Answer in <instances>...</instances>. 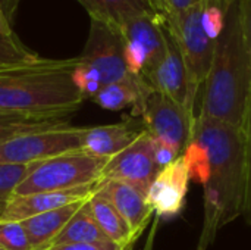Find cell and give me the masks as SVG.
<instances>
[{
  "mask_svg": "<svg viewBox=\"0 0 251 250\" xmlns=\"http://www.w3.org/2000/svg\"><path fill=\"white\" fill-rule=\"evenodd\" d=\"M159 171L153 155V137L146 130L134 143L107 161L101 171L100 183L118 180L147 194Z\"/></svg>",
  "mask_w": 251,
  "mask_h": 250,
  "instance_id": "30bf717a",
  "label": "cell"
},
{
  "mask_svg": "<svg viewBox=\"0 0 251 250\" xmlns=\"http://www.w3.org/2000/svg\"><path fill=\"white\" fill-rule=\"evenodd\" d=\"M251 100V49L241 0H231L204 81L199 116L244 128Z\"/></svg>",
  "mask_w": 251,
  "mask_h": 250,
  "instance_id": "7a4b0ae2",
  "label": "cell"
},
{
  "mask_svg": "<svg viewBox=\"0 0 251 250\" xmlns=\"http://www.w3.org/2000/svg\"><path fill=\"white\" fill-rule=\"evenodd\" d=\"M109 159L76 150L34 162L29 165L26 177L16 187L13 196L63 192L99 184L101 171Z\"/></svg>",
  "mask_w": 251,
  "mask_h": 250,
  "instance_id": "5b68a950",
  "label": "cell"
},
{
  "mask_svg": "<svg viewBox=\"0 0 251 250\" xmlns=\"http://www.w3.org/2000/svg\"><path fill=\"white\" fill-rule=\"evenodd\" d=\"M99 190L113 203L132 233L140 237L154 214L147 202V194L140 189L118 180L100 183Z\"/></svg>",
  "mask_w": 251,
  "mask_h": 250,
  "instance_id": "9a60e30c",
  "label": "cell"
},
{
  "mask_svg": "<svg viewBox=\"0 0 251 250\" xmlns=\"http://www.w3.org/2000/svg\"><path fill=\"white\" fill-rule=\"evenodd\" d=\"M154 91L144 80L129 75L125 80L107 84L93 97V102L101 109L118 112L126 108H132L131 116L140 118L146 99Z\"/></svg>",
  "mask_w": 251,
  "mask_h": 250,
  "instance_id": "2e32d148",
  "label": "cell"
},
{
  "mask_svg": "<svg viewBox=\"0 0 251 250\" xmlns=\"http://www.w3.org/2000/svg\"><path fill=\"white\" fill-rule=\"evenodd\" d=\"M38 59L40 56L26 47L13 31L0 32V66L29 63Z\"/></svg>",
  "mask_w": 251,
  "mask_h": 250,
  "instance_id": "44dd1931",
  "label": "cell"
},
{
  "mask_svg": "<svg viewBox=\"0 0 251 250\" xmlns=\"http://www.w3.org/2000/svg\"><path fill=\"white\" fill-rule=\"evenodd\" d=\"M165 32H166V46H168L166 56L162 60V63L144 81L154 91L168 96L179 106H182L185 111L194 113L197 91L191 85L181 49L176 43L175 35L169 28L168 18H165Z\"/></svg>",
  "mask_w": 251,
  "mask_h": 250,
  "instance_id": "8fae6325",
  "label": "cell"
},
{
  "mask_svg": "<svg viewBox=\"0 0 251 250\" xmlns=\"http://www.w3.org/2000/svg\"><path fill=\"white\" fill-rule=\"evenodd\" d=\"M0 250H6V249H4V248H1V246H0Z\"/></svg>",
  "mask_w": 251,
  "mask_h": 250,
  "instance_id": "836d02e7",
  "label": "cell"
},
{
  "mask_svg": "<svg viewBox=\"0 0 251 250\" xmlns=\"http://www.w3.org/2000/svg\"><path fill=\"white\" fill-rule=\"evenodd\" d=\"M0 1H1V3H3V6H4V7H6V9H7V6H6V3H4V0H0ZM7 12H9V13H10V10H9V9H7Z\"/></svg>",
  "mask_w": 251,
  "mask_h": 250,
  "instance_id": "d6a6232c",
  "label": "cell"
},
{
  "mask_svg": "<svg viewBox=\"0 0 251 250\" xmlns=\"http://www.w3.org/2000/svg\"><path fill=\"white\" fill-rule=\"evenodd\" d=\"M82 128L60 125L22 133L0 143V164L31 165L68 152L82 150Z\"/></svg>",
  "mask_w": 251,
  "mask_h": 250,
  "instance_id": "52a82bcc",
  "label": "cell"
},
{
  "mask_svg": "<svg viewBox=\"0 0 251 250\" xmlns=\"http://www.w3.org/2000/svg\"><path fill=\"white\" fill-rule=\"evenodd\" d=\"M72 113H21L0 109V125L13 124H56L66 125Z\"/></svg>",
  "mask_w": 251,
  "mask_h": 250,
  "instance_id": "603a6c76",
  "label": "cell"
},
{
  "mask_svg": "<svg viewBox=\"0 0 251 250\" xmlns=\"http://www.w3.org/2000/svg\"><path fill=\"white\" fill-rule=\"evenodd\" d=\"M29 165L0 164V218L6 209L7 202L15 194L16 187L26 177Z\"/></svg>",
  "mask_w": 251,
  "mask_h": 250,
  "instance_id": "7402d4cb",
  "label": "cell"
},
{
  "mask_svg": "<svg viewBox=\"0 0 251 250\" xmlns=\"http://www.w3.org/2000/svg\"><path fill=\"white\" fill-rule=\"evenodd\" d=\"M166 18L181 49L191 85L199 93L210 71L216 47V41L210 40L203 28V1L179 13H166Z\"/></svg>",
  "mask_w": 251,
  "mask_h": 250,
  "instance_id": "ba28073f",
  "label": "cell"
},
{
  "mask_svg": "<svg viewBox=\"0 0 251 250\" xmlns=\"http://www.w3.org/2000/svg\"><path fill=\"white\" fill-rule=\"evenodd\" d=\"M151 1H153V0H151ZM153 3H154V1H153ZM154 6H156V4H154Z\"/></svg>",
  "mask_w": 251,
  "mask_h": 250,
  "instance_id": "e575fe53",
  "label": "cell"
},
{
  "mask_svg": "<svg viewBox=\"0 0 251 250\" xmlns=\"http://www.w3.org/2000/svg\"><path fill=\"white\" fill-rule=\"evenodd\" d=\"M87 203L97 225L109 237L110 242L121 246L135 245L138 237L132 233V230L122 218V215L118 212V209L113 206V203L99 190V186Z\"/></svg>",
  "mask_w": 251,
  "mask_h": 250,
  "instance_id": "d6986e66",
  "label": "cell"
},
{
  "mask_svg": "<svg viewBox=\"0 0 251 250\" xmlns=\"http://www.w3.org/2000/svg\"><path fill=\"white\" fill-rule=\"evenodd\" d=\"M78 57L0 66V109L21 113H74L84 96L74 83Z\"/></svg>",
  "mask_w": 251,
  "mask_h": 250,
  "instance_id": "3957f363",
  "label": "cell"
},
{
  "mask_svg": "<svg viewBox=\"0 0 251 250\" xmlns=\"http://www.w3.org/2000/svg\"><path fill=\"white\" fill-rule=\"evenodd\" d=\"M76 57L72 77L85 100H93L101 87L129 77L121 28L106 21L90 18V32Z\"/></svg>",
  "mask_w": 251,
  "mask_h": 250,
  "instance_id": "277c9868",
  "label": "cell"
},
{
  "mask_svg": "<svg viewBox=\"0 0 251 250\" xmlns=\"http://www.w3.org/2000/svg\"><path fill=\"white\" fill-rule=\"evenodd\" d=\"M97 186L99 184H91V186H84V187L63 190V192H43V193L25 194V196H12L0 220L21 222L31 217L53 209H59L79 200H87L97 190Z\"/></svg>",
  "mask_w": 251,
  "mask_h": 250,
  "instance_id": "4fadbf2b",
  "label": "cell"
},
{
  "mask_svg": "<svg viewBox=\"0 0 251 250\" xmlns=\"http://www.w3.org/2000/svg\"><path fill=\"white\" fill-rule=\"evenodd\" d=\"M193 140L206 155L203 175L204 218L197 250H206L218 233L244 212L247 167L246 137L238 127L197 116Z\"/></svg>",
  "mask_w": 251,
  "mask_h": 250,
  "instance_id": "6da1fadb",
  "label": "cell"
},
{
  "mask_svg": "<svg viewBox=\"0 0 251 250\" xmlns=\"http://www.w3.org/2000/svg\"><path fill=\"white\" fill-rule=\"evenodd\" d=\"M87 200H79V202L66 205L63 208L53 209V211L21 221L22 227L26 231L32 250L47 249L49 245L53 242V239L63 230V227L69 222V220L79 211V208Z\"/></svg>",
  "mask_w": 251,
  "mask_h": 250,
  "instance_id": "e0dca14e",
  "label": "cell"
},
{
  "mask_svg": "<svg viewBox=\"0 0 251 250\" xmlns=\"http://www.w3.org/2000/svg\"><path fill=\"white\" fill-rule=\"evenodd\" d=\"M153 155H154V161L159 169L171 165L172 162H175L179 156H182L175 147H172L171 144L157 140L153 137Z\"/></svg>",
  "mask_w": 251,
  "mask_h": 250,
  "instance_id": "484cf974",
  "label": "cell"
},
{
  "mask_svg": "<svg viewBox=\"0 0 251 250\" xmlns=\"http://www.w3.org/2000/svg\"><path fill=\"white\" fill-rule=\"evenodd\" d=\"M88 12L90 18L101 19L116 27H122L128 21L147 15L162 12L151 0H76Z\"/></svg>",
  "mask_w": 251,
  "mask_h": 250,
  "instance_id": "ac0fdd59",
  "label": "cell"
},
{
  "mask_svg": "<svg viewBox=\"0 0 251 250\" xmlns=\"http://www.w3.org/2000/svg\"><path fill=\"white\" fill-rule=\"evenodd\" d=\"M134 246H121L113 242L106 243H75V245H60L51 246L46 250H132Z\"/></svg>",
  "mask_w": 251,
  "mask_h": 250,
  "instance_id": "83f0119b",
  "label": "cell"
},
{
  "mask_svg": "<svg viewBox=\"0 0 251 250\" xmlns=\"http://www.w3.org/2000/svg\"><path fill=\"white\" fill-rule=\"evenodd\" d=\"M201 1L203 0H163L166 13H179V12H184Z\"/></svg>",
  "mask_w": 251,
  "mask_h": 250,
  "instance_id": "f1b7e54d",
  "label": "cell"
},
{
  "mask_svg": "<svg viewBox=\"0 0 251 250\" xmlns=\"http://www.w3.org/2000/svg\"><path fill=\"white\" fill-rule=\"evenodd\" d=\"M87 202L69 220V222L63 227V230L53 239V242L49 245V248L60 246V245H75V243H106V242H110L109 237L97 225L94 217L90 212Z\"/></svg>",
  "mask_w": 251,
  "mask_h": 250,
  "instance_id": "ffe728a7",
  "label": "cell"
},
{
  "mask_svg": "<svg viewBox=\"0 0 251 250\" xmlns=\"http://www.w3.org/2000/svg\"><path fill=\"white\" fill-rule=\"evenodd\" d=\"M10 31H12V25L9 19V12L0 1V32H10Z\"/></svg>",
  "mask_w": 251,
  "mask_h": 250,
  "instance_id": "4dcf8cb0",
  "label": "cell"
},
{
  "mask_svg": "<svg viewBox=\"0 0 251 250\" xmlns=\"http://www.w3.org/2000/svg\"><path fill=\"white\" fill-rule=\"evenodd\" d=\"M141 118L129 116L118 124L84 127L82 150L101 158H112L134 143L144 131Z\"/></svg>",
  "mask_w": 251,
  "mask_h": 250,
  "instance_id": "5bb4252c",
  "label": "cell"
},
{
  "mask_svg": "<svg viewBox=\"0 0 251 250\" xmlns=\"http://www.w3.org/2000/svg\"><path fill=\"white\" fill-rule=\"evenodd\" d=\"M243 131H244V137H246V167H247V187H246V200H244L243 217L246 218L247 224L251 225V100Z\"/></svg>",
  "mask_w": 251,
  "mask_h": 250,
  "instance_id": "d4e9b609",
  "label": "cell"
},
{
  "mask_svg": "<svg viewBox=\"0 0 251 250\" xmlns=\"http://www.w3.org/2000/svg\"><path fill=\"white\" fill-rule=\"evenodd\" d=\"M69 125V124H66ZM53 127H60L56 124H13V125H0V143L6 141L7 139L28 133V131H35V130H44V128H53Z\"/></svg>",
  "mask_w": 251,
  "mask_h": 250,
  "instance_id": "4316f807",
  "label": "cell"
},
{
  "mask_svg": "<svg viewBox=\"0 0 251 250\" xmlns=\"http://www.w3.org/2000/svg\"><path fill=\"white\" fill-rule=\"evenodd\" d=\"M165 12L137 16L121 27L129 75L146 80L166 56Z\"/></svg>",
  "mask_w": 251,
  "mask_h": 250,
  "instance_id": "8992f818",
  "label": "cell"
},
{
  "mask_svg": "<svg viewBox=\"0 0 251 250\" xmlns=\"http://www.w3.org/2000/svg\"><path fill=\"white\" fill-rule=\"evenodd\" d=\"M154 1V4H156V7L159 9V10H162V12H165V3H163V0H153Z\"/></svg>",
  "mask_w": 251,
  "mask_h": 250,
  "instance_id": "1f68e13d",
  "label": "cell"
},
{
  "mask_svg": "<svg viewBox=\"0 0 251 250\" xmlns=\"http://www.w3.org/2000/svg\"><path fill=\"white\" fill-rule=\"evenodd\" d=\"M190 180L184 156L159 171L147 192V202L157 218L175 217L184 209Z\"/></svg>",
  "mask_w": 251,
  "mask_h": 250,
  "instance_id": "7c38bea8",
  "label": "cell"
},
{
  "mask_svg": "<svg viewBox=\"0 0 251 250\" xmlns=\"http://www.w3.org/2000/svg\"><path fill=\"white\" fill-rule=\"evenodd\" d=\"M0 246L6 250H32L21 222L0 220Z\"/></svg>",
  "mask_w": 251,
  "mask_h": 250,
  "instance_id": "cb8c5ba5",
  "label": "cell"
},
{
  "mask_svg": "<svg viewBox=\"0 0 251 250\" xmlns=\"http://www.w3.org/2000/svg\"><path fill=\"white\" fill-rule=\"evenodd\" d=\"M243 3V13H244V25L251 49V0H241Z\"/></svg>",
  "mask_w": 251,
  "mask_h": 250,
  "instance_id": "f546056e",
  "label": "cell"
},
{
  "mask_svg": "<svg viewBox=\"0 0 251 250\" xmlns=\"http://www.w3.org/2000/svg\"><path fill=\"white\" fill-rule=\"evenodd\" d=\"M140 118L151 137L162 140L184 155L193 140L197 116L190 113L168 96L151 91L146 99Z\"/></svg>",
  "mask_w": 251,
  "mask_h": 250,
  "instance_id": "9c48e42d",
  "label": "cell"
}]
</instances>
